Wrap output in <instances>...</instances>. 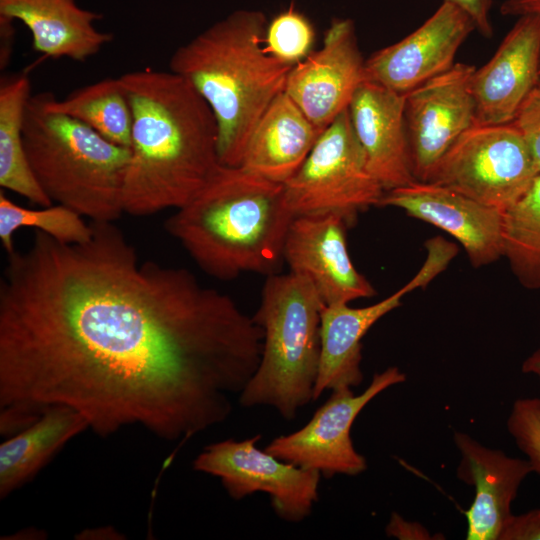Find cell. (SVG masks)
<instances>
[{"instance_id": "7402d4cb", "label": "cell", "mask_w": 540, "mask_h": 540, "mask_svg": "<svg viewBox=\"0 0 540 540\" xmlns=\"http://www.w3.org/2000/svg\"><path fill=\"white\" fill-rule=\"evenodd\" d=\"M89 429L72 408L51 406L0 445V498L32 479L72 438Z\"/></svg>"}, {"instance_id": "277c9868", "label": "cell", "mask_w": 540, "mask_h": 540, "mask_svg": "<svg viewBox=\"0 0 540 540\" xmlns=\"http://www.w3.org/2000/svg\"><path fill=\"white\" fill-rule=\"evenodd\" d=\"M261 11L237 10L179 46L169 70L184 77L216 119L222 165L239 166L257 122L285 91L293 66L265 48Z\"/></svg>"}, {"instance_id": "1f68e13d", "label": "cell", "mask_w": 540, "mask_h": 540, "mask_svg": "<svg viewBox=\"0 0 540 540\" xmlns=\"http://www.w3.org/2000/svg\"><path fill=\"white\" fill-rule=\"evenodd\" d=\"M388 536L399 539H430L428 531L416 522H408L397 513H392L386 526Z\"/></svg>"}, {"instance_id": "3957f363", "label": "cell", "mask_w": 540, "mask_h": 540, "mask_svg": "<svg viewBox=\"0 0 540 540\" xmlns=\"http://www.w3.org/2000/svg\"><path fill=\"white\" fill-rule=\"evenodd\" d=\"M293 218L283 184L220 164L165 229L205 273L231 280L246 272L277 273Z\"/></svg>"}, {"instance_id": "ac0fdd59", "label": "cell", "mask_w": 540, "mask_h": 540, "mask_svg": "<svg viewBox=\"0 0 540 540\" xmlns=\"http://www.w3.org/2000/svg\"><path fill=\"white\" fill-rule=\"evenodd\" d=\"M460 453L457 477L475 488L468 510L467 540H499L512 517L511 506L524 479L533 472L528 460L491 449L464 432L454 433Z\"/></svg>"}, {"instance_id": "484cf974", "label": "cell", "mask_w": 540, "mask_h": 540, "mask_svg": "<svg viewBox=\"0 0 540 540\" xmlns=\"http://www.w3.org/2000/svg\"><path fill=\"white\" fill-rule=\"evenodd\" d=\"M78 212L64 205L24 208L0 192V240L9 254L15 250L14 233L24 227L41 231L64 243H84L92 236L91 222L86 223Z\"/></svg>"}, {"instance_id": "52a82bcc", "label": "cell", "mask_w": 540, "mask_h": 540, "mask_svg": "<svg viewBox=\"0 0 540 540\" xmlns=\"http://www.w3.org/2000/svg\"><path fill=\"white\" fill-rule=\"evenodd\" d=\"M283 192L294 217L335 213L350 227L360 213L379 206L385 190L368 169L348 109L322 131Z\"/></svg>"}, {"instance_id": "6da1fadb", "label": "cell", "mask_w": 540, "mask_h": 540, "mask_svg": "<svg viewBox=\"0 0 540 540\" xmlns=\"http://www.w3.org/2000/svg\"><path fill=\"white\" fill-rule=\"evenodd\" d=\"M84 243L35 231L0 280V432L51 406L109 436L138 425L166 441L225 421L256 372L263 330L187 269L137 252L114 222Z\"/></svg>"}, {"instance_id": "d6986e66", "label": "cell", "mask_w": 540, "mask_h": 540, "mask_svg": "<svg viewBox=\"0 0 540 540\" xmlns=\"http://www.w3.org/2000/svg\"><path fill=\"white\" fill-rule=\"evenodd\" d=\"M348 113L368 169L385 191L417 181L405 125V94L365 80Z\"/></svg>"}, {"instance_id": "4dcf8cb0", "label": "cell", "mask_w": 540, "mask_h": 540, "mask_svg": "<svg viewBox=\"0 0 540 540\" xmlns=\"http://www.w3.org/2000/svg\"><path fill=\"white\" fill-rule=\"evenodd\" d=\"M463 10L473 21L475 29L484 37L490 38L493 34L490 20L492 0H445Z\"/></svg>"}, {"instance_id": "5b68a950", "label": "cell", "mask_w": 540, "mask_h": 540, "mask_svg": "<svg viewBox=\"0 0 540 540\" xmlns=\"http://www.w3.org/2000/svg\"><path fill=\"white\" fill-rule=\"evenodd\" d=\"M23 140L33 174L52 202L91 221L114 222L124 213L129 147L51 110L45 92L28 101Z\"/></svg>"}, {"instance_id": "44dd1931", "label": "cell", "mask_w": 540, "mask_h": 540, "mask_svg": "<svg viewBox=\"0 0 540 540\" xmlns=\"http://www.w3.org/2000/svg\"><path fill=\"white\" fill-rule=\"evenodd\" d=\"M321 133L284 91L257 122L239 166L283 184L302 165Z\"/></svg>"}, {"instance_id": "9c48e42d", "label": "cell", "mask_w": 540, "mask_h": 540, "mask_svg": "<svg viewBox=\"0 0 540 540\" xmlns=\"http://www.w3.org/2000/svg\"><path fill=\"white\" fill-rule=\"evenodd\" d=\"M261 435L227 439L206 446L193 462L194 470L220 479L228 495L241 500L257 492L270 497L275 514L298 523L319 500L321 473L278 459L256 443Z\"/></svg>"}, {"instance_id": "8fae6325", "label": "cell", "mask_w": 540, "mask_h": 540, "mask_svg": "<svg viewBox=\"0 0 540 540\" xmlns=\"http://www.w3.org/2000/svg\"><path fill=\"white\" fill-rule=\"evenodd\" d=\"M427 257L416 275L383 300L360 308L349 304L324 306L320 326V363L313 401L324 391L356 387L363 380L362 339L383 316L401 305L402 298L417 288L426 287L443 272L458 249L441 237L429 239Z\"/></svg>"}, {"instance_id": "30bf717a", "label": "cell", "mask_w": 540, "mask_h": 540, "mask_svg": "<svg viewBox=\"0 0 540 540\" xmlns=\"http://www.w3.org/2000/svg\"><path fill=\"white\" fill-rule=\"evenodd\" d=\"M405 380L406 375L393 366L374 374L359 395L350 387L332 390L306 425L274 438L264 449L280 460L319 471L326 478L358 475L367 469V461L353 445L352 425L372 399Z\"/></svg>"}, {"instance_id": "8992f818", "label": "cell", "mask_w": 540, "mask_h": 540, "mask_svg": "<svg viewBox=\"0 0 540 540\" xmlns=\"http://www.w3.org/2000/svg\"><path fill=\"white\" fill-rule=\"evenodd\" d=\"M324 303L305 277L267 276L253 320L263 330L259 366L241 392L242 406H270L286 420L313 401Z\"/></svg>"}, {"instance_id": "836d02e7", "label": "cell", "mask_w": 540, "mask_h": 540, "mask_svg": "<svg viewBox=\"0 0 540 540\" xmlns=\"http://www.w3.org/2000/svg\"><path fill=\"white\" fill-rule=\"evenodd\" d=\"M1 53H0V63L1 69H3L8 62L10 61V56L13 46V27L12 21L1 18Z\"/></svg>"}, {"instance_id": "d4e9b609", "label": "cell", "mask_w": 540, "mask_h": 540, "mask_svg": "<svg viewBox=\"0 0 540 540\" xmlns=\"http://www.w3.org/2000/svg\"><path fill=\"white\" fill-rule=\"evenodd\" d=\"M519 283L540 290V174L503 213V255Z\"/></svg>"}, {"instance_id": "e575fe53", "label": "cell", "mask_w": 540, "mask_h": 540, "mask_svg": "<svg viewBox=\"0 0 540 540\" xmlns=\"http://www.w3.org/2000/svg\"><path fill=\"white\" fill-rule=\"evenodd\" d=\"M522 371L524 373H530L540 378V349L533 352L522 365Z\"/></svg>"}, {"instance_id": "7c38bea8", "label": "cell", "mask_w": 540, "mask_h": 540, "mask_svg": "<svg viewBox=\"0 0 540 540\" xmlns=\"http://www.w3.org/2000/svg\"><path fill=\"white\" fill-rule=\"evenodd\" d=\"M472 65L455 63L405 94V125L414 177L426 182L455 141L475 125Z\"/></svg>"}, {"instance_id": "4316f807", "label": "cell", "mask_w": 540, "mask_h": 540, "mask_svg": "<svg viewBox=\"0 0 540 540\" xmlns=\"http://www.w3.org/2000/svg\"><path fill=\"white\" fill-rule=\"evenodd\" d=\"M315 31L311 22L294 5L276 15L266 26L264 44L270 55L294 66L311 52Z\"/></svg>"}, {"instance_id": "83f0119b", "label": "cell", "mask_w": 540, "mask_h": 540, "mask_svg": "<svg viewBox=\"0 0 540 540\" xmlns=\"http://www.w3.org/2000/svg\"><path fill=\"white\" fill-rule=\"evenodd\" d=\"M507 429L518 449L540 476V397L517 399L507 419Z\"/></svg>"}, {"instance_id": "5bb4252c", "label": "cell", "mask_w": 540, "mask_h": 540, "mask_svg": "<svg viewBox=\"0 0 540 540\" xmlns=\"http://www.w3.org/2000/svg\"><path fill=\"white\" fill-rule=\"evenodd\" d=\"M347 221L335 213L295 216L288 228L283 260L290 272L305 277L325 306L370 298L376 290L350 258Z\"/></svg>"}, {"instance_id": "f1b7e54d", "label": "cell", "mask_w": 540, "mask_h": 540, "mask_svg": "<svg viewBox=\"0 0 540 540\" xmlns=\"http://www.w3.org/2000/svg\"><path fill=\"white\" fill-rule=\"evenodd\" d=\"M513 123L527 141L540 172V80L523 102Z\"/></svg>"}, {"instance_id": "ffe728a7", "label": "cell", "mask_w": 540, "mask_h": 540, "mask_svg": "<svg viewBox=\"0 0 540 540\" xmlns=\"http://www.w3.org/2000/svg\"><path fill=\"white\" fill-rule=\"evenodd\" d=\"M101 15L76 0H0V18L21 21L31 32L35 51L54 59L84 62L113 39L99 31Z\"/></svg>"}, {"instance_id": "603a6c76", "label": "cell", "mask_w": 540, "mask_h": 540, "mask_svg": "<svg viewBox=\"0 0 540 540\" xmlns=\"http://www.w3.org/2000/svg\"><path fill=\"white\" fill-rule=\"evenodd\" d=\"M31 96L27 74L1 78L0 185L43 207L52 205V201L33 174L23 140L25 110Z\"/></svg>"}, {"instance_id": "cb8c5ba5", "label": "cell", "mask_w": 540, "mask_h": 540, "mask_svg": "<svg viewBox=\"0 0 540 540\" xmlns=\"http://www.w3.org/2000/svg\"><path fill=\"white\" fill-rule=\"evenodd\" d=\"M46 93L47 106L89 126L107 140L130 147L132 108L119 77L81 87L58 100Z\"/></svg>"}, {"instance_id": "9a60e30c", "label": "cell", "mask_w": 540, "mask_h": 540, "mask_svg": "<svg viewBox=\"0 0 540 540\" xmlns=\"http://www.w3.org/2000/svg\"><path fill=\"white\" fill-rule=\"evenodd\" d=\"M474 29L463 10L444 0L420 27L365 60L366 80L407 94L449 70L458 49Z\"/></svg>"}, {"instance_id": "7a4b0ae2", "label": "cell", "mask_w": 540, "mask_h": 540, "mask_svg": "<svg viewBox=\"0 0 540 540\" xmlns=\"http://www.w3.org/2000/svg\"><path fill=\"white\" fill-rule=\"evenodd\" d=\"M132 108L124 213L147 216L187 204L219 167L218 128L182 76L150 68L119 76Z\"/></svg>"}, {"instance_id": "2e32d148", "label": "cell", "mask_w": 540, "mask_h": 540, "mask_svg": "<svg viewBox=\"0 0 540 540\" xmlns=\"http://www.w3.org/2000/svg\"><path fill=\"white\" fill-rule=\"evenodd\" d=\"M379 206L402 209L450 234L475 268L496 262L503 255L504 212L445 186L414 181L385 191Z\"/></svg>"}, {"instance_id": "4fadbf2b", "label": "cell", "mask_w": 540, "mask_h": 540, "mask_svg": "<svg viewBox=\"0 0 540 540\" xmlns=\"http://www.w3.org/2000/svg\"><path fill=\"white\" fill-rule=\"evenodd\" d=\"M366 80L365 60L351 19L335 18L322 46L294 65L285 92L321 132L349 104Z\"/></svg>"}, {"instance_id": "ba28073f", "label": "cell", "mask_w": 540, "mask_h": 540, "mask_svg": "<svg viewBox=\"0 0 540 540\" xmlns=\"http://www.w3.org/2000/svg\"><path fill=\"white\" fill-rule=\"evenodd\" d=\"M538 174L527 141L511 122L472 126L443 155L426 182L505 212Z\"/></svg>"}, {"instance_id": "d6a6232c", "label": "cell", "mask_w": 540, "mask_h": 540, "mask_svg": "<svg viewBox=\"0 0 540 540\" xmlns=\"http://www.w3.org/2000/svg\"><path fill=\"white\" fill-rule=\"evenodd\" d=\"M500 12L505 16L540 15V0H505Z\"/></svg>"}, {"instance_id": "e0dca14e", "label": "cell", "mask_w": 540, "mask_h": 540, "mask_svg": "<svg viewBox=\"0 0 540 540\" xmlns=\"http://www.w3.org/2000/svg\"><path fill=\"white\" fill-rule=\"evenodd\" d=\"M540 80V15L526 14L507 33L491 59L474 70L475 125L514 121Z\"/></svg>"}, {"instance_id": "f546056e", "label": "cell", "mask_w": 540, "mask_h": 540, "mask_svg": "<svg viewBox=\"0 0 540 540\" xmlns=\"http://www.w3.org/2000/svg\"><path fill=\"white\" fill-rule=\"evenodd\" d=\"M499 540H540V508L512 515Z\"/></svg>"}]
</instances>
